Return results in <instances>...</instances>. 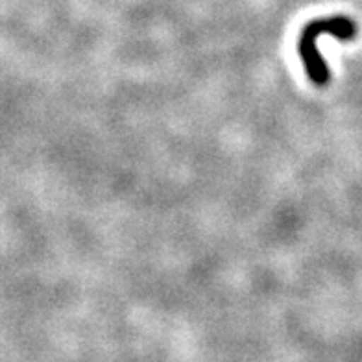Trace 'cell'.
Segmentation results:
<instances>
[{"mask_svg": "<svg viewBox=\"0 0 362 362\" xmlns=\"http://www.w3.org/2000/svg\"><path fill=\"white\" fill-rule=\"evenodd\" d=\"M322 35H333L340 41H351L357 37V23L348 15H331L325 19H315L305 24L300 35V56L307 76L315 86H325L329 81V69L325 59L316 48V39Z\"/></svg>", "mask_w": 362, "mask_h": 362, "instance_id": "cell-1", "label": "cell"}]
</instances>
